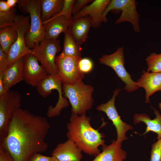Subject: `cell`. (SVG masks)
I'll return each instance as SVG.
<instances>
[{"mask_svg": "<svg viewBox=\"0 0 161 161\" xmlns=\"http://www.w3.org/2000/svg\"><path fill=\"white\" fill-rule=\"evenodd\" d=\"M50 128L47 118L20 107L9 121L7 136L1 143L14 161H28L34 154L46 151Z\"/></svg>", "mask_w": 161, "mask_h": 161, "instance_id": "6da1fadb", "label": "cell"}, {"mask_svg": "<svg viewBox=\"0 0 161 161\" xmlns=\"http://www.w3.org/2000/svg\"><path fill=\"white\" fill-rule=\"evenodd\" d=\"M91 120L86 114L78 115L72 113L67 125L66 136L83 152L96 157L100 153L99 147L105 144V135L92 127Z\"/></svg>", "mask_w": 161, "mask_h": 161, "instance_id": "7a4b0ae2", "label": "cell"}, {"mask_svg": "<svg viewBox=\"0 0 161 161\" xmlns=\"http://www.w3.org/2000/svg\"><path fill=\"white\" fill-rule=\"evenodd\" d=\"M18 4L23 11L30 16V28L25 36V41L27 47L32 49L45 39L41 18V0H19Z\"/></svg>", "mask_w": 161, "mask_h": 161, "instance_id": "3957f363", "label": "cell"}, {"mask_svg": "<svg viewBox=\"0 0 161 161\" xmlns=\"http://www.w3.org/2000/svg\"><path fill=\"white\" fill-rule=\"evenodd\" d=\"M62 90L71 104L72 114L80 115L92 107L94 88L92 86L84 84L82 81L73 85L63 83Z\"/></svg>", "mask_w": 161, "mask_h": 161, "instance_id": "277c9868", "label": "cell"}, {"mask_svg": "<svg viewBox=\"0 0 161 161\" xmlns=\"http://www.w3.org/2000/svg\"><path fill=\"white\" fill-rule=\"evenodd\" d=\"M137 3L134 0H112L104 10L103 15V21H107L106 16L109 12L112 11L113 13L121 12V13L116 21V24L124 22L130 23L134 31L140 32L139 25L140 15L137 10Z\"/></svg>", "mask_w": 161, "mask_h": 161, "instance_id": "5b68a950", "label": "cell"}, {"mask_svg": "<svg viewBox=\"0 0 161 161\" xmlns=\"http://www.w3.org/2000/svg\"><path fill=\"white\" fill-rule=\"evenodd\" d=\"M15 24L17 32V37L7 55L8 67L19 58L28 54L32 53V49L27 47L25 41V36L30 28V18L29 16L17 14L15 20Z\"/></svg>", "mask_w": 161, "mask_h": 161, "instance_id": "8992f818", "label": "cell"}, {"mask_svg": "<svg viewBox=\"0 0 161 161\" xmlns=\"http://www.w3.org/2000/svg\"><path fill=\"white\" fill-rule=\"evenodd\" d=\"M61 49L59 40L45 39L32 49V53L40 62L49 75L58 74V69L55 62L56 55Z\"/></svg>", "mask_w": 161, "mask_h": 161, "instance_id": "52a82bcc", "label": "cell"}, {"mask_svg": "<svg viewBox=\"0 0 161 161\" xmlns=\"http://www.w3.org/2000/svg\"><path fill=\"white\" fill-rule=\"evenodd\" d=\"M99 61L100 64L109 66L114 70L118 77L125 83L123 89L127 92H132L139 89L137 82L132 80L131 75L125 67L123 47H119L112 54L103 55Z\"/></svg>", "mask_w": 161, "mask_h": 161, "instance_id": "ba28073f", "label": "cell"}, {"mask_svg": "<svg viewBox=\"0 0 161 161\" xmlns=\"http://www.w3.org/2000/svg\"><path fill=\"white\" fill-rule=\"evenodd\" d=\"M21 98L19 92L10 89L0 95V143L7 135L9 121L15 110L20 107Z\"/></svg>", "mask_w": 161, "mask_h": 161, "instance_id": "9c48e42d", "label": "cell"}, {"mask_svg": "<svg viewBox=\"0 0 161 161\" xmlns=\"http://www.w3.org/2000/svg\"><path fill=\"white\" fill-rule=\"evenodd\" d=\"M81 57H56L55 62L58 69V74L63 83L73 85L82 81L85 74L78 69V64Z\"/></svg>", "mask_w": 161, "mask_h": 161, "instance_id": "30bf717a", "label": "cell"}, {"mask_svg": "<svg viewBox=\"0 0 161 161\" xmlns=\"http://www.w3.org/2000/svg\"><path fill=\"white\" fill-rule=\"evenodd\" d=\"M120 90L119 88L115 90L112 98L107 102L98 105L96 109L105 113L109 119L112 121L116 130L117 136L116 141L122 143L123 141L128 139L126 136V132L129 130L133 129V128L121 120L115 107V98Z\"/></svg>", "mask_w": 161, "mask_h": 161, "instance_id": "8fae6325", "label": "cell"}, {"mask_svg": "<svg viewBox=\"0 0 161 161\" xmlns=\"http://www.w3.org/2000/svg\"><path fill=\"white\" fill-rule=\"evenodd\" d=\"M63 83L58 74L48 75L37 86L36 90L38 94L44 98L47 97L55 89L58 93L59 98L54 109L57 112H61L62 109L69 105L66 98L64 97L62 90Z\"/></svg>", "mask_w": 161, "mask_h": 161, "instance_id": "7c38bea8", "label": "cell"}, {"mask_svg": "<svg viewBox=\"0 0 161 161\" xmlns=\"http://www.w3.org/2000/svg\"><path fill=\"white\" fill-rule=\"evenodd\" d=\"M24 80L32 86H36L49 75L44 68L32 53L23 57Z\"/></svg>", "mask_w": 161, "mask_h": 161, "instance_id": "4fadbf2b", "label": "cell"}, {"mask_svg": "<svg viewBox=\"0 0 161 161\" xmlns=\"http://www.w3.org/2000/svg\"><path fill=\"white\" fill-rule=\"evenodd\" d=\"M110 0H95L79 12L74 15L72 19H75L88 16L93 28H99L103 21V13L109 4Z\"/></svg>", "mask_w": 161, "mask_h": 161, "instance_id": "5bb4252c", "label": "cell"}, {"mask_svg": "<svg viewBox=\"0 0 161 161\" xmlns=\"http://www.w3.org/2000/svg\"><path fill=\"white\" fill-rule=\"evenodd\" d=\"M82 151L74 141L68 139L58 144L53 150L52 155L60 161H81Z\"/></svg>", "mask_w": 161, "mask_h": 161, "instance_id": "9a60e30c", "label": "cell"}, {"mask_svg": "<svg viewBox=\"0 0 161 161\" xmlns=\"http://www.w3.org/2000/svg\"><path fill=\"white\" fill-rule=\"evenodd\" d=\"M92 22L88 16L72 19L69 25V31L72 37L80 46L87 41Z\"/></svg>", "mask_w": 161, "mask_h": 161, "instance_id": "2e32d148", "label": "cell"}, {"mask_svg": "<svg viewBox=\"0 0 161 161\" xmlns=\"http://www.w3.org/2000/svg\"><path fill=\"white\" fill-rule=\"evenodd\" d=\"M138 87L145 91V103L150 102L149 97L157 91H161V72H150L143 70L137 82Z\"/></svg>", "mask_w": 161, "mask_h": 161, "instance_id": "e0dca14e", "label": "cell"}, {"mask_svg": "<svg viewBox=\"0 0 161 161\" xmlns=\"http://www.w3.org/2000/svg\"><path fill=\"white\" fill-rule=\"evenodd\" d=\"M24 80V58L21 57L8 67L3 78L4 88L7 91L13 86Z\"/></svg>", "mask_w": 161, "mask_h": 161, "instance_id": "ac0fdd59", "label": "cell"}, {"mask_svg": "<svg viewBox=\"0 0 161 161\" xmlns=\"http://www.w3.org/2000/svg\"><path fill=\"white\" fill-rule=\"evenodd\" d=\"M43 24L46 39H57L61 33L68 30L69 24L64 16L53 17Z\"/></svg>", "mask_w": 161, "mask_h": 161, "instance_id": "d6986e66", "label": "cell"}, {"mask_svg": "<svg viewBox=\"0 0 161 161\" xmlns=\"http://www.w3.org/2000/svg\"><path fill=\"white\" fill-rule=\"evenodd\" d=\"M122 143L114 140L109 145L102 146V151L92 161H123L126 157L127 153L122 148Z\"/></svg>", "mask_w": 161, "mask_h": 161, "instance_id": "ffe728a7", "label": "cell"}, {"mask_svg": "<svg viewBox=\"0 0 161 161\" xmlns=\"http://www.w3.org/2000/svg\"><path fill=\"white\" fill-rule=\"evenodd\" d=\"M156 117L151 119L145 114H136L133 116L134 122L135 125L140 122L145 123L147 126L145 131L143 135H144L150 131L156 133L158 139L161 138V114L156 109L153 108Z\"/></svg>", "mask_w": 161, "mask_h": 161, "instance_id": "44dd1931", "label": "cell"}, {"mask_svg": "<svg viewBox=\"0 0 161 161\" xmlns=\"http://www.w3.org/2000/svg\"><path fill=\"white\" fill-rule=\"evenodd\" d=\"M63 0H41V18L43 23L49 20L61 11Z\"/></svg>", "mask_w": 161, "mask_h": 161, "instance_id": "7402d4cb", "label": "cell"}, {"mask_svg": "<svg viewBox=\"0 0 161 161\" xmlns=\"http://www.w3.org/2000/svg\"><path fill=\"white\" fill-rule=\"evenodd\" d=\"M17 37V32L15 26H8L0 28V47L7 55Z\"/></svg>", "mask_w": 161, "mask_h": 161, "instance_id": "603a6c76", "label": "cell"}, {"mask_svg": "<svg viewBox=\"0 0 161 161\" xmlns=\"http://www.w3.org/2000/svg\"><path fill=\"white\" fill-rule=\"evenodd\" d=\"M82 48L72 37L69 30L65 33L63 48L60 57H81Z\"/></svg>", "mask_w": 161, "mask_h": 161, "instance_id": "cb8c5ba5", "label": "cell"}, {"mask_svg": "<svg viewBox=\"0 0 161 161\" xmlns=\"http://www.w3.org/2000/svg\"><path fill=\"white\" fill-rule=\"evenodd\" d=\"M145 60L147 65V72H161V53H152L146 57Z\"/></svg>", "mask_w": 161, "mask_h": 161, "instance_id": "d4e9b609", "label": "cell"}, {"mask_svg": "<svg viewBox=\"0 0 161 161\" xmlns=\"http://www.w3.org/2000/svg\"><path fill=\"white\" fill-rule=\"evenodd\" d=\"M16 9L14 7L5 11H0V28L15 26V20L17 15Z\"/></svg>", "mask_w": 161, "mask_h": 161, "instance_id": "484cf974", "label": "cell"}, {"mask_svg": "<svg viewBox=\"0 0 161 161\" xmlns=\"http://www.w3.org/2000/svg\"><path fill=\"white\" fill-rule=\"evenodd\" d=\"M75 1V0H64L63 6L61 11L58 14L53 17L64 16L66 17L69 25L72 19V11Z\"/></svg>", "mask_w": 161, "mask_h": 161, "instance_id": "4316f807", "label": "cell"}, {"mask_svg": "<svg viewBox=\"0 0 161 161\" xmlns=\"http://www.w3.org/2000/svg\"><path fill=\"white\" fill-rule=\"evenodd\" d=\"M150 154V161H161V138L152 144Z\"/></svg>", "mask_w": 161, "mask_h": 161, "instance_id": "83f0119b", "label": "cell"}, {"mask_svg": "<svg viewBox=\"0 0 161 161\" xmlns=\"http://www.w3.org/2000/svg\"><path fill=\"white\" fill-rule=\"evenodd\" d=\"M93 66L92 61L88 58H81L78 61V67L79 70L84 74L90 72L92 69Z\"/></svg>", "mask_w": 161, "mask_h": 161, "instance_id": "f1b7e54d", "label": "cell"}, {"mask_svg": "<svg viewBox=\"0 0 161 161\" xmlns=\"http://www.w3.org/2000/svg\"><path fill=\"white\" fill-rule=\"evenodd\" d=\"M93 0H77L74 3L72 11V14L75 15L85 7L89 3L92 2Z\"/></svg>", "mask_w": 161, "mask_h": 161, "instance_id": "f546056e", "label": "cell"}, {"mask_svg": "<svg viewBox=\"0 0 161 161\" xmlns=\"http://www.w3.org/2000/svg\"><path fill=\"white\" fill-rule=\"evenodd\" d=\"M8 66L7 55L0 47V74H4Z\"/></svg>", "mask_w": 161, "mask_h": 161, "instance_id": "4dcf8cb0", "label": "cell"}, {"mask_svg": "<svg viewBox=\"0 0 161 161\" xmlns=\"http://www.w3.org/2000/svg\"><path fill=\"white\" fill-rule=\"evenodd\" d=\"M0 161H14L9 152L1 145H0Z\"/></svg>", "mask_w": 161, "mask_h": 161, "instance_id": "1f68e13d", "label": "cell"}, {"mask_svg": "<svg viewBox=\"0 0 161 161\" xmlns=\"http://www.w3.org/2000/svg\"><path fill=\"white\" fill-rule=\"evenodd\" d=\"M52 157L43 155L40 153L36 154L32 156L28 161H50Z\"/></svg>", "mask_w": 161, "mask_h": 161, "instance_id": "d6a6232c", "label": "cell"}, {"mask_svg": "<svg viewBox=\"0 0 161 161\" xmlns=\"http://www.w3.org/2000/svg\"><path fill=\"white\" fill-rule=\"evenodd\" d=\"M10 8L7 5L6 1L3 0L0 1V11L8 10Z\"/></svg>", "mask_w": 161, "mask_h": 161, "instance_id": "836d02e7", "label": "cell"}, {"mask_svg": "<svg viewBox=\"0 0 161 161\" xmlns=\"http://www.w3.org/2000/svg\"><path fill=\"white\" fill-rule=\"evenodd\" d=\"M3 74H0V95L5 93L7 92L4 88L3 83Z\"/></svg>", "mask_w": 161, "mask_h": 161, "instance_id": "e575fe53", "label": "cell"}, {"mask_svg": "<svg viewBox=\"0 0 161 161\" xmlns=\"http://www.w3.org/2000/svg\"><path fill=\"white\" fill-rule=\"evenodd\" d=\"M7 4L8 6L10 8L15 7L16 4L19 2L18 0H7L6 1Z\"/></svg>", "mask_w": 161, "mask_h": 161, "instance_id": "d590c367", "label": "cell"}, {"mask_svg": "<svg viewBox=\"0 0 161 161\" xmlns=\"http://www.w3.org/2000/svg\"><path fill=\"white\" fill-rule=\"evenodd\" d=\"M51 159L50 161H60L54 157H51Z\"/></svg>", "mask_w": 161, "mask_h": 161, "instance_id": "8d00e7d4", "label": "cell"}, {"mask_svg": "<svg viewBox=\"0 0 161 161\" xmlns=\"http://www.w3.org/2000/svg\"><path fill=\"white\" fill-rule=\"evenodd\" d=\"M159 106L161 112V103H159Z\"/></svg>", "mask_w": 161, "mask_h": 161, "instance_id": "74e56055", "label": "cell"}]
</instances>
